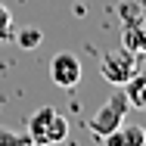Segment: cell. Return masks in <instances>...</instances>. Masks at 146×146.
<instances>
[{"mask_svg":"<svg viewBox=\"0 0 146 146\" xmlns=\"http://www.w3.org/2000/svg\"><path fill=\"white\" fill-rule=\"evenodd\" d=\"M28 137H31V143H40V146L62 143V140H68V121L59 109L40 106L28 118Z\"/></svg>","mask_w":146,"mask_h":146,"instance_id":"cell-1","label":"cell"},{"mask_svg":"<svg viewBox=\"0 0 146 146\" xmlns=\"http://www.w3.org/2000/svg\"><path fill=\"white\" fill-rule=\"evenodd\" d=\"M127 112H131V103H127V96H124V90H118V93H112L96 112H93V118L87 121L90 134L96 137V140H103L106 134H112L118 124L127 118Z\"/></svg>","mask_w":146,"mask_h":146,"instance_id":"cell-2","label":"cell"},{"mask_svg":"<svg viewBox=\"0 0 146 146\" xmlns=\"http://www.w3.org/2000/svg\"><path fill=\"white\" fill-rule=\"evenodd\" d=\"M134 72H140L137 68V56L127 50V47H121V50H112V53H106V56L100 59V75L109 81V84H127L131 78H134Z\"/></svg>","mask_w":146,"mask_h":146,"instance_id":"cell-3","label":"cell"},{"mask_svg":"<svg viewBox=\"0 0 146 146\" xmlns=\"http://www.w3.org/2000/svg\"><path fill=\"white\" fill-rule=\"evenodd\" d=\"M81 75H84V68H81V59L75 56V53H56V56L50 59V81L56 87L72 90L81 81Z\"/></svg>","mask_w":146,"mask_h":146,"instance_id":"cell-4","label":"cell"},{"mask_svg":"<svg viewBox=\"0 0 146 146\" xmlns=\"http://www.w3.org/2000/svg\"><path fill=\"white\" fill-rule=\"evenodd\" d=\"M121 44L134 53V56H146V19L137 16V19H127L124 22V31H121Z\"/></svg>","mask_w":146,"mask_h":146,"instance_id":"cell-5","label":"cell"},{"mask_svg":"<svg viewBox=\"0 0 146 146\" xmlns=\"http://www.w3.org/2000/svg\"><path fill=\"white\" fill-rule=\"evenodd\" d=\"M103 143H106V146H143V127L124 124V121H121L112 134L103 137Z\"/></svg>","mask_w":146,"mask_h":146,"instance_id":"cell-6","label":"cell"},{"mask_svg":"<svg viewBox=\"0 0 146 146\" xmlns=\"http://www.w3.org/2000/svg\"><path fill=\"white\" fill-rule=\"evenodd\" d=\"M131 109H146V72H134V78L127 84H121Z\"/></svg>","mask_w":146,"mask_h":146,"instance_id":"cell-7","label":"cell"},{"mask_svg":"<svg viewBox=\"0 0 146 146\" xmlns=\"http://www.w3.org/2000/svg\"><path fill=\"white\" fill-rule=\"evenodd\" d=\"M13 37H16V44H19L22 50H37L40 40H44V34H40L37 28H22L19 34H13Z\"/></svg>","mask_w":146,"mask_h":146,"instance_id":"cell-8","label":"cell"},{"mask_svg":"<svg viewBox=\"0 0 146 146\" xmlns=\"http://www.w3.org/2000/svg\"><path fill=\"white\" fill-rule=\"evenodd\" d=\"M13 34H16V25H13V13L0 3V44H6V40H13Z\"/></svg>","mask_w":146,"mask_h":146,"instance_id":"cell-9","label":"cell"},{"mask_svg":"<svg viewBox=\"0 0 146 146\" xmlns=\"http://www.w3.org/2000/svg\"><path fill=\"white\" fill-rule=\"evenodd\" d=\"M31 137L28 134H19V131H9V127H0V146H28Z\"/></svg>","mask_w":146,"mask_h":146,"instance_id":"cell-10","label":"cell"},{"mask_svg":"<svg viewBox=\"0 0 146 146\" xmlns=\"http://www.w3.org/2000/svg\"><path fill=\"white\" fill-rule=\"evenodd\" d=\"M143 146H146V131H143Z\"/></svg>","mask_w":146,"mask_h":146,"instance_id":"cell-11","label":"cell"}]
</instances>
